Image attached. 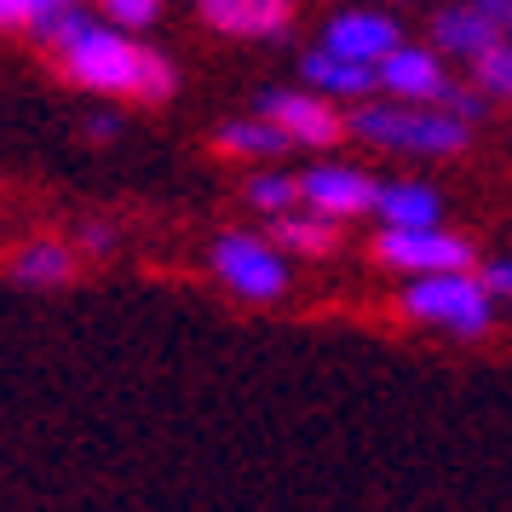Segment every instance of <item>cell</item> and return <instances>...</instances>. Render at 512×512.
Masks as SVG:
<instances>
[{
	"instance_id": "cell-1",
	"label": "cell",
	"mask_w": 512,
	"mask_h": 512,
	"mask_svg": "<svg viewBox=\"0 0 512 512\" xmlns=\"http://www.w3.org/2000/svg\"><path fill=\"white\" fill-rule=\"evenodd\" d=\"M52 47H58V70L87 93H133V98H150V104L173 98V64L144 52L116 24L70 12V24L52 35Z\"/></svg>"
},
{
	"instance_id": "cell-2",
	"label": "cell",
	"mask_w": 512,
	"mask_h": 512,
	"mask_svg": "<svg viewBox=\"0 0 512 512\" xmlns=\"http://www.w3.org/2000/svg\"><path fill=\"white\" fill-rule=\"evenodd\" d=\"M357 139H369L374 150H397V156H461L466 150V121L443 104H363L346 121Z\"/></svg>"
},
{
	"instance_id": "cell-3",
	"label": "cell",
	"mask_w": 512,
	"mask_h": 512,
	"mask_svg": "<svg viewBox=\"0 0 512 512\" xmlns=\"http://www.w3.org/2000/svg\"><path fill=\"white\" fill-rule=\"evenodd\" d=\"M403 317L426 328H443V334H461V340H478L495 323V300L489 288L472 271H432V277H409V288L397 294Z\"/></svg>"
},
{
	"instance_id": "cell-4",
	"label": "cell",
	"mask_w": 512,
	"mask_h": 512,
	"mask_svg": "<svg viewBox=\"0 0 512 512\" xmlns=\"http://www.w3.org/2000/svg\"><path fill=\"white\" fill-rule=\"evenodd\" d=\"M213 277L231 288L236 300L248 305H271L288 294V259L271 236H254V231H225L213 242Z\"/></svg>"
},
{
	"instance_id": "cell-5",
	"label": "cell",
	"mask_w": 512,
	"mask_h": 512,
	"mask_svg": "<svg viewBox=\"0 0 512 512\" xmlns=\"http://www.w3.org/2000/svg\"><path fill=\"white\" fill-rule=\"evenodd\" d=\"M369 254L386 265V271H403V277H432V271H472V242L443 225H426V231H380L369 242Z\"/></svg>"
},
{
	"instance_id": "cell-6",
	"label": "cell",
	"mask_w": 512,
	"mask_h": 512,
	"mask_svg": "<svg viewBox=\"0 0 512 512\" xmlns=\"http://www.w3.org/2000/svg\"><path fill=\"white\" fill-rule=\"evenodd\" d=\"M259 116H271L288 133L294 144H305V150H328V144H340V133H346V121H340V110H334V98L323 93H294V87H277V93L259 98Z\"/></svg>"
},
{
	"instance_id": "cell-7",
	"label": "cell",
	"mask_w": 512,
	"mask_h": 512,
	"mask_svg": "<svg viewBox=\"0 0 512 512\" xmlns=\"http://www.w3.org/2000/svg\"><path fill=\"white\" fill-rule=\"evenodd\" d=\"M374 196H380V185H374L363 167H305L300 173V208L323 213V219H334V225H346V219H357V213H374Z\"/></svg>"
},
{
	"instance_id": "cell-8",
	"label": "cell",
	"mask_w": 512,
	"mask_h": 512,
	"mask_svg": "<svg viewBox=\"0 0 512 512\" xmlns=\"http://www.w3.org/2000/svg\"><path fill=\"white\" fill-rule=\"evenodd\" d=\"M374 75H380L386 98H397V104H443V93H449L438 47H409L403 41V47H392L374 64Z\"/></svg>"
},
{
	"instance_id": "cell-9",
	"label": "cell",
	"mask_w": 512,
	"mask_h": 512,
	"mask_svg": "<svg viewBox=\"0 0 512 512\" xmlns=\"http://www.w3.org/2000/svg\"><path fill=\"white\" fill-rule=\"evenodd\" d=\"M495 41H501V24L489 18L478 0H466V6H443L438 18H432V47H438L443 58H466V64H478Z\"/></svg>"
},
{
	"instance_id": "cell-10",
	"label": "cell",
	"mask_w": 512,
	"mask_h": 512,
	"mask_svg": "<svg viewBox=\"0 0 512 512\" xmlns=\"http://www.w3.org/2000/svg\"><path fill=\"white\" fill-rule=\"evenodd\" d=\"M323 47L351 58V64H380L392 47H403V35H397V24L386 12H340V18L328 24Z\"/></svg>"
},
{
	"instance_id": "cell-11",
	"label": "cell",
	"mask_w": 512,
	"mask_h": 512,
	"mask_svg": "<svg viewBox=\"0 0 512 512\" xmlns=\"http://www.w3.org/2000/svg\"><path fill=\"white\" fill-rule=\"evenodd\" d=\"M374 213H380V231H426V225H443V196L420 179H392L374 196Z\"/></svg>"
},
{
	"instance_id": "cell-12",
	"label": "cell",
	"mask_w": 512,
	"mask_h": 512,
	"mask_svg": "<svg viewBox=\"0 0 512 512\" xmlns=\"http://www.w3.org/2000/svg\"><path fill=\"white\" fill-rule=\"evenodd\" d=\"M300 75H305V87L311 93H323V98H369L374 87H380V75H374V64H351V58H340V52H305L300 58Z\"/></svg>"
},
{
	"instance_id": "cell-13",
	"label": "cell",
	"mask_w": 512,
	"mask_h": 512,
	"mask_svg": "<svg viewBox=\"0 0 512 512\" xmlns=\"http://www.w3.org/2000/svg\"><path fill=\"white\" fill-rule=\"evenodd\" d=\"M213 29L225 35H248V41H265V35H282L288 24V0H202Z\"/></svg>"
},
{
	"instance_id": "cell-14",
	"label": "cell",
	"mask_w": 512,
	"mask_h": 512,
	"mask_svg": "<svg viewBox=\"0 0 512 512\" xmlns=\"http://www.w3.org/2000/svg\"><path fill=\"white\" fill-rule=\"evenodd\" d=\"M271 242H277V248H294V254H305V259H323V254L340 248V225L323 219V213H311V208H294V213H277Z\"/></svg>"
},
{
	"instance_id": "cell-15",
	"label": "cell",
	"mask_w": 512,
	"mask_h": 512,
	"mask_svg": "<svg viewBox=\"0 0 512 512\" xmlns=\"http://www.w3.org/2000/svg\"><path fill=\"white\" fill-rule=\"evenodd\" d=\"M70 277H75V248L47 242V236L18 248V259H12V282H24V288H58Z\"/></svg>"
},
{
	"instance_id": "cell-16",
	"label": "cell",
	"mask_w": 512,
	"mask_h": 512,
	"mask_svg": "<svg viewBox=\"0 0 512 512\" xmlns=\"http://www.w3.org/2000/svg\"><path fill=\"white\" fill-rule=\"evenodd\" d=\"M219 150L225 156H288L294 139L271 116H248V121H225L219 127Z\"/></svg>"
},
{
	"instance_id": "cell-17",
	"label": "cell",
	"mask_w": 512,
	"mask_h": 512,
	"mask_svg": "<svg viewBox=\"0 0 512 512\" xmlns=\"http://www.w3.org/2000/svg\"><path fill=\"white\" fill-rule=\"evenodd\" d=\"M248 208H259V213H294L300 208V179H288V173H254L248 179Z\"/></svg>"
},
{
	"instance_id": "cell-18",
	"label": "cell",
	"mask_w": 512,
	"mask_h": 512,
	"mask_svg": "<svg viewBox=\"0 0 512 512\" xmlns=\"http://www.w3.org/2000/svg\"><path fill=\"white\" fill-rule=\"evenodd\" d=\"M472 87H478L484 98H512V41L507 35L472 64Z\"/></svg>"
},
{
	"instance_id": "cell-19",
	"label": "cell",
	"mask_w": 512,
	"mask_h": 512,
	"mask_svg": "<svg viewBox=\"0 0 512 512\" xmlns=\"http://www.w3.org/2000/svg\"><path fill=\"white\" fill-rule=\"evenodd\" d=\"M156 12H162V0H98V18L116 29H144L156 24Z\"/></svg>"
},
{
	"instance_id": "cell-20",
	"label": "cell",
	"mask_w": 512,
	"mask_h": 512,
	"mask_svg": "<svg viewBox=\"0 0 512 512\" xmlns=\"http://www.w3.org/2000/svg\"><path fill=\"white\" fill-rule=\"evenodd\" d=\"M70 12H75L70 0H29V29H35V35H47V41H52L58 29L70 24Z\"/></svg>"
},
{
	"instance_id": "cell-21",
	"label": "cell",
	"mask_w": 512,
	"mask_h": 512,
	"mask_svg": "<svg viewBox=\"0 0 512 512\" xmlns=\"http://www.w3.org/2000/svg\"><path fill=\"white\" fill-rule=\"evenodd\" d=\"M443 110H455L461 121H478V116H484V93H478V87H455V81H449V93H443Z\"/></svg>"
},
{
	"instance_id": "cell-22",
	"label": "cell",
	"mask_w": 512,
	"mask_h": 512,
	"mask_svg": "<svg viewBox=\"0 0 512 512\" xmlns=\"http://www.w3.org/2000/svg\"><path fill=\"white\" fill-rule=\"evenodd\" d=\"M478 282L489 288V300H512V259H489L478 271Z\"/></svg>"
},
{
	"instance_id": "cell-23",
	"label": "cell",
	"mask_w": 512,
	"mask_h": 512,
	"mask_svg": "<svg viewBox=\"0 0 512 512\" xmlns=\"http://www.w3.org/2000/svg\"><path fill=\"white\" fill-rule=\"evenodd\" d=\"M81 248H87V254H110V248H116V231H110V225H81Z\"/></svg>"
},
{
	"instance_id": "cell-24",
	"label": "cell",
	"mask_w": 512,
	"mask_h": 512,
	"mask_svg": "<svg viewBox=\"0 0 512 512\" xmlns=\"http://www.w3.org/2000/svg\"><path fill=\"white\" fill-rule=\"evenodd\" d=\"M29 29V0H0V29Z\"/></svg>"
},
{
	"instance_id": "cell-25",
	"label": "cell",
	"mask_w": 512,
	"mask_h": 512,
	"mask_svg": "<svg viewBox=\"0 0 512 512\" xmlns=\"http://www.w3.org/2000/svg\"><path fill=\"white\" fill-rule=\"evenodd\" d=\"M478 6H484L489 18L501 24V35H512V0H478Z\"/></svg>"
},
{
	"instance_id": "cell-26",
	"label": "cell",
	"mask_w": 512,
	"mask_h": 512,
	"mask_svg": "<svg viewBox=\"0 0 512 512\" xmlns=\"http://www.w3.org/2000/svg\"><path fill=\"white\" fill-rule=\"evenodd\" d=\"M93 139H116V116H98L93 121Z\"/></svg>"
}]
</instances>
